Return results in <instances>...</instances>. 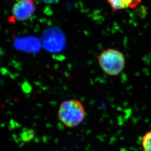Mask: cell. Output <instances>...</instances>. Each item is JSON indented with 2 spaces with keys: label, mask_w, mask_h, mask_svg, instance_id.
I'll list each match as a JSON object with an SVG mask.
<instances>
[{
  "label": "cell",
  "mask_w": 151,
  "mask_h": 151,
  "mask_svg": "<svg viewBox=\"0 0 151 151\" xmlns=\"http://www.w3.org/2000/svg\"><path fill=\"white\" fill-rule=\"evenodd\" d=\"M86 116V110L83 104L75 99L64 101L58 108V119L67 128L78 126L83 121Z\"/></svg>",
  "instance_id": "cell-1"
},
{
  "label": "cell",
  "mask_w": 151,
  "mask_h": 151,
  "mask_svg": "<svg viewBox=\"0 0 151 151\" xmlns=\"http://www.w3.org/2000/svg\"><path fill=\"white\" fill-rule=\"evenodd\" d=\"M97 60L102 71L110 76L119 75L125 68V55L116 49L104 50L98 55Z\"/></svg>",
  "instance_id": "cell-2"
},
{
  "label": "cell",
  "mask_w": 151,
  "mask_h": 151,
  "mask_svg": "<svg viewBox=\"0 0 151 151\" xmlns=\"http://www.w3.org/2000/svg\"><path fill=\"white\" fill-rule=\"evenodd\" d=\"M36 8L35 0H19L13 5L12 10V20L23 21L34 15Z\"/></svg>",
  "instance_id": "cell-3"
},
{
  "label": "cell",
  "mask_w": 151,
  "mask_h": 151,
  "mask_svg": "<svg viewBox=\"0 0 151 151\" xmlns=\"http://www.w3.org/2000/svg\"><path fill=\"white\" fill-rule=\"evenodd\" d=\"M109 4L113 12L135 9L142 0H105Z\"/></svg>",
  "instance_id": "cell-4"
},
{
  "label": "cell",
  "mask_w": 151,
  "mask_h": 151,
  "mask_svg": "<svg viewBox=\"0 0 151 151\" xmlns=\"http://www.w3.org/2000/svg\"><path fill=\"white\" fill-rule=\"evenodd\" d=\"M142 151H151V130L146 132L142 137Z\"/></svg>",
  "instance_id": "cell-5"
},
{
  "label": "cell",
  "mask_w": 151,
  "mask_h": 151,
  "mask_svg": "<svg viewBox=\"0 0 151 151\" xmlns=\"http://www.w3.org/2000/svg\"><path fill=\"white\" fill-rule=\"evenodd\" d=\"M42 1H48V2H49V1H52V0H42Z\"/></svg>",
  "instance_id": "cell-6"
}]
</instances>
